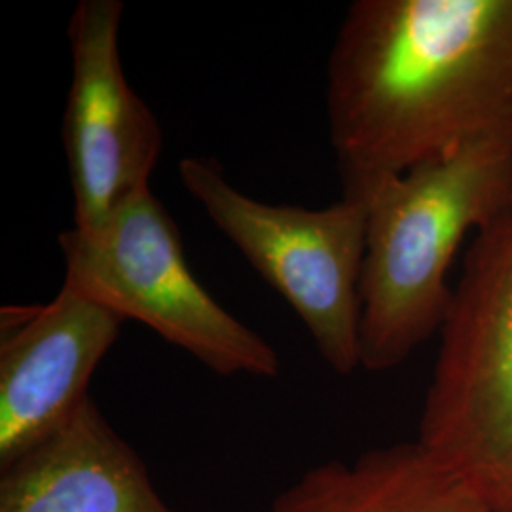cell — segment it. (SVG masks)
Masks as SVG:
<instances>
[{
	"label": "cell",
	"instance_id": "5",
	"mask_svg": "<svg viewBox=\"0 0 512 512\" xmlns=\"http://www.w3.org/2000/svg\"><path fill=\"white\" fill-rule=\"evenodd\" d=\"M179 175L213 224L289 302L323 361L342 376L361 368L368 203L342 198L308 209L258 202L203 158H184Z\"/></svg>",
	"mask_w": 512,
	"mask_h": 512
},
{
	"label": "cell",
	"instance_id": "8",
	"mask_svg": "<svg viewBox=\"0 0 512 512\" xmlns=\"http://www.w3.org/2000/svg\"><path fill=\"white\" fill-rule=\"evenodd\" d=\"M0 471V512H177L92 397Z\"/></svg>",
	"mask_w": 512,
	"mask_h": 512
},
{
	"label": "cell",
	"instance_id": "4",
	"mask_svg": "<svg viewBox=\"0 0 512 512\" xmlns=\"http://www.w3.org/2000/svg\"><path fill=\"white\" fill-rule=\"evenodd\" d=\"M65 281L219 376L277 378L281 357L194 277L177 222L150 188L99 228L59 236Z\"/></svg>",
	"mask_w": 512,
	"mask_h": 512
},
{
	"label": "cell",
	"instance_id": "6",
	"mask_svg": "<svg viewBox=\"0 0 512 512\" xmlns=\"http://www.w3.org/2000/svg\"><path fill=\"white\" fill-rule=\"evenodd\" d=\"M122 14V0H82L69 19L73 74L63 147L78 230L99 228L148 190L164 147L158 118L124 74Z\"/></svg>",
	"mask_w": 512,
	"mask_h": 512
},
{
	"label": "cell",
	"instance_id": "3",
	"mask_svg": "<svg viewBox=\"0 0 512 512\" xmlns=\"http://www.w3.org/2000/svg\"><path fill=\"white\" fill-rule=\"evenodd\" d=\"M418 442L492 512H512V192L471 238L439 332Z\"/></svg>",
	"mask_w": 512,
	"mask_h": 512
},
{
	"label": "cell",
	"instance_id": "2",
	"mask_svg": "<svg viewBox=\"0 0 512 512\" xmlns=\"http://www.w3.org/2000/svg\"><path fill=\"white\" fill-rule=\"evenodd\" d=\"M511 192V150L482 145L418 165L366 198L361 368L393 370L439 334L461 243Z\"/></svg>",
	"mask_w": 512,
	"mask_h": 512
},
{
	"label": "cell",
	"instance_id": "1",
	"mask_svg": "<svg viewBox=\"0 0 512 512\" xmlns=\"http://www.w3.org/2000/svg\"><path fill=\"white\" fill-rule=\"evenodd\" d=\"M344 196L463 148L512 152V0H357L327 65Z\"/></svg>",
	"mask_w": 512,
	"mask_h": 512
},
{
	"label": "cell",
	"instance_id": "9",
	"mask_svg": "<svg viewBox=\"0 0 512 512\" xmlns=\"http://www.w3.org/2000/svg\"><path fill=\"white\" fill-rule=\"evenodd\" d=\"M266 512H492L418 440L325 461L275 495Z\"/></svg>",
	"mask_w": 512,
	"mask_h": 512
},
{
	"label": "cell",
	"instance_id": "7",
	"mask_svg": "<svg viewBox=\"0 0 512 512\" xmlns=\"http://www.w3.org/2000/svg\"><path fill=\"white\" fill-rule=\"evenodd\" d=\"M126 319L63 283L50 304L4 308L0 469L50 437L90 399L88 387Z\"/></svg>",
	"mask_w": 512,
	"mask_h": 512
}]
</instances>
